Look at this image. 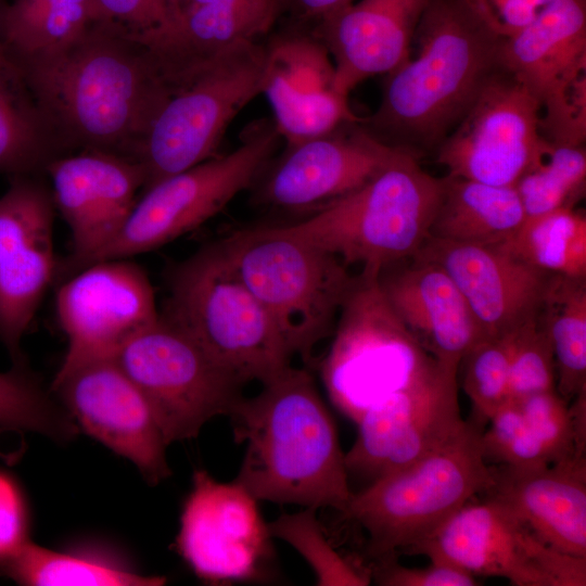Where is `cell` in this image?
Listing matches in <instances>:
<instances>
[{
  "mask_svg": "<svg viewBox=\"0 0 586 586\" xmlns=\"http://www.w3.org/2000/svg\"><path fill=\"white\" fill-rule=\"evenodd\" d=\"M18 60L59 142L84 151L137 161L171 93L149 50L105 20L66 44Z\"/></svg>",
  "mask_w": 586,
  "mask_h": 586,
  "instance_id": "1",
  "label": "cell"
},
{
  "mask_svg": "<svg viewBox=\"0 0 586 586\" xmlns=\"http://www.w3.org/2000/svg\"><path fill=\"white\" fill-rule=\"evenodd\" d=\"M262 385L228 415L245 445L233 482L257 500L342 513L353 495L345 454L310 372L289 366Z\"/></svg>",
  "mask_w": 586,
  "mask_h": 586,
  "instance_id": "2",
  "label": "cell"
},
{
  "mask_svg": "<svg viewBox=\"0 0 586 586\" xmlns=\"http://www.w3.org/2000/svg\"><path fill=\"white\" fill-rule=\"evenodd\" d=\"M419 50L386 74L372 135L435 143L459 123L500 67L501 38L463 0H430L417 27Z\"/></svg>",
  "mask_w": 586,
  "mask_h": 586,
  "instance_id": "3",
  "label": "cell"
},
{
  "mask_svg": "<svg viewBox=\"0 0 586 586\" xmlns=\"http://www.w3.org/2000/svg\"><path fill=\"white\" fill-rule=\"evenodd\" d=\"M444 178L426 173L415 155L397 145L388 162L366 183L290 225L284 235L333 254L364 278L379 279L394 264L413 256L430 238Z\"/></svg>",
  "mask_w": 586,
  "mask_h": 586,
  "instance_id": "4",
  "label": "cell"
},
{
  "mask_svg": "<svg viewBox=\"0 0 586 586\" xmlns=\"http://www.w3.org/2000/svg\"><path fill=\"white\" fill-rule=\"evenodd\" d=\"M474 419L442 447L416 463L383 475L353 493L345 518L369 536L368 551L378 559L406 552L429 537L475 495L494 483Z\"/></svg>",
  "mask_w": 586,
  "mask_h": 586,
  "instance_id": "5",
  "label": "cell"
},
{
  "mask_svg": "<svg viewBox=\"0 0 586 586\" xmlns=\"http://www.w3.org/2000/svg\"><path fill=\"white\" fill-rule=\"evenodd\" d=\"M161 316L243 384L264 383L291 366L293 356L277 326L218 243L174 268Z\"/></svg>",
  "mask_w": 586,
  "mask_h": 586,
  "instance_id": "6",
  "label": "cell"
},
{
  "mask_svg": "<svg viewBox=\"0 0 586 586\" xmlns=\"http://www.w3.org/2000/svg\"><path fill=\"white\" fill-rule=\"evenodd\" d=\"M217 243L292 356L311 360L316 345L331 334L357 276L333 254L275 227L241 230Z\"/></svg>",
  "mask_w": 586,
  "mask_h": 586,
  "instance_id": "7",
  "label": "cell"
},
{
  "mask_svg": "<svg viewBox=\"0 0 586 586\" xmlns=\"http://www.w3.org/2000/svg\"><path fill=\"white\" fill-rule=\"evenodd\" d=\"M337 318L320 373L331 403L355 423L370 406L444 366L400 321L379 279L357 276Z\"/></svg>",
  "mask_w": 586,
  "mask_h": 586,
  "instance_id": "8",
  "label": "cell"
},
{
  "mask_svg": "<svg viewBox=\"0 0 586 586\" xmlns=\"http://www.w3.org/2000/svg\"><path fill=\"white\" fill-rule=\"evenodd\" d=\"M265 63L266 44L242 41L174 88L137 158L145 189L215 156L232 119L260 93Z\"/></svg>",
  "mask_w": 586,
  "mask_h": 586,
  "instance_id": "9",
  "label": "cell"
},
{
  "mask_svg": "<svg viewBox=\"0 0 586 586\" xmlns=\"http://www.w3.org/2000/svg\"><path fill=\"white\" fill-rule=\"evenodd\" d=\"M280 138L273 122L260 120L231 152L148 187L122 230L87 266L155 250L213 218L257 180Z\"/></svg>",
  "mask_w": 586,
  "mask_h": 586,
  "instance_id": "10",
  "label": "cell"
},
{
  "mask_svg": "<svg viewBox=\"0 0 586 586\" xmlns=\"http://www.w3.org/2000/svg\"><path fill=\"white\" fill-rule=\"evenodd\" d=\"M114 359L146 398L167 445L196 436L242 397L244 384L161 315Z\"/></svg>",
  "mask_w": 586,
  "mask_h": 586,
  "instance_id": "11",
  "label": "cell"
},
{
  "mask_svg": "<svg viewBox=\"0 0 586 586\" xmlns=\"http://www.w3.org/2000/svg\"><path fill=\"white\" fill-rule=\"evenodd\" d=\"M499 65L537 100L547 140L584 145L586 0H552L528 25L501 39Z\"/></svg>",
  "mask_w": 586,
  "mask_h": 586,
  "instance_id": "12",
  "label": "cell"
},
{
  "mask_svg": "<svg viewBox=\"0 0 586 586\" xmlns=\"http://www.w3.org/2000/svg\"><path fill=\"white\" fill-rule=\"evenodd\" d=\"M407 553L450 563L473 576L502 577L514 586L586 585V559L548 546L493 496L466 504Z\"/></svg>",
  "mask_w": 586,
  "mask_h": 586,
  "instance_id": "13",
  "label": "cell"
},
{
  "mask_svg": "<svg viewBox=\"0 0 586 586\" xmlns=\"http://www.w3.org/2000/svg\"><path fill=\"white\" fill-rule=\"evenodd\" d=\"M545 141L537 100L499 67L444 139L437 161L450 177L514 186Z\"/></svg>",
  "mask_w": 586,
  "mask_h": 586,
  "instance_id": "14",
  "label": "cell"
},
{
  "mask_svg": "<svg viewBox=\"0 0 586 586\" xmlns=\"http://www.w3.org/2000/svg\"><path fill=\"white\" fill-rule=\"evenodd\" d=\"M457 370L441 366L422 381L370 406L345 454L351 474L370 483L407 468L451 440L464 425Z\"/></svg>",
  "mask_w": 586,
  "mask_h": 586,
  "instance_id": "15",
  "label": "cell"
},
{
  "mask_svg": "<svg viewBox=\"0 0 586 586\" xmlns=\"http://www.w3.org/2000/svg\"><path fill=\"white\" fill-rule=\"evenodd\" d=\"M51 392L78 428L131 461L150 484L170 476L168 445L151 406L114 358L59 369Z\"/></svg>",
  "mask_w": 586,
  "mask_h": 586,
  "instance_id": "16",
  "label": "cell"
},
{
  "mask_svg": "<svg viewBox=\"0 0 586 586\" xmlns=\"http://www.w3.org/2000/svg\"><path fill=\"white\" fill-rule=\"evenodd\" d=\"M257 501L233 481L194 471L176 545L199 577L214 583L258 578L272 557V537Z\"/></svg>",
  "mask_w": 586,
  "mask_h": 586,
  "instance_id": "17",
  "label": "cell"
},
{
  "mask_svg": "<svg viewBox=\"0 0 586 586\" xmlns=\"http://www.w3.org/2000/svg\"><path fill=\"white\" fill-rule=\"evenodd\" d=\"M56 311L68 341L60 369L114 358L130 337L160 317L146 275L125 259L80 269L60 288Z\"/></svg>",
  "mask_w": 586,
  "mask_h": 586,
  "instance_id": "18",
  "label": "cell"
},
{
  "mask_svg": "<svg viewBox=\"0 0 586 586\" xmlns=\"http://www.w3.org/2000/svg\"><path fill=\"white\" fill-rule=\"evenodd\" d=\"M52 199L71 233L67 268L77 271L122 230L145 184L138 161L101 151L55 157L46 166Z\"/></svg>",
  "mask_w": 586,
  "mask_h": 586,
  "instance_id": "19",
  "label": "cell"
},
{
  "mask_svg": "<svg viewBox=\"0 0 586 586\" xmlns=\"http://www.w3.org/2000/svg\"><path fill=\"white\" fill-rule=\"evenodd\" d=\"M260 93L288 146L361 120L336 89L333 61L317 36L283 35L266 44Z\"/></svg>",
  "mask_w": 586,
  "mask_h": 586,
  "instance_id": "20",
  "label": "cell"
},
{
  "mask_svg": "<svg viewBox=\"0 0 586 586\" xmlns=\"http://www.w3.org/2000/svg\"><path fill=\"white\" fill-rule=\"evenodd\" d=\"M413 257L433 262L448 273L489 337L509 333L536 315L552 275L502 246L432 237Z\"/></svg>",
  "mask_w": 586,
  "mask_h": 586,
  "instance_id": "21",
  "label": "cell"
},
{
  "mask_svg": "<svg viewBox=\"0 0 586 586\" xmlns=\"http://www.w3.org/2000/svg\"><path fill=\"white\" fill-rule=\"evenodd\" d=\"M343 127L288 146L263 183L262 200L275 207L314 211L366 183L397 148L368 129Z\"/></svg>",
  "mask_w": 586,
  "mask_h": 586,
  "instance_id": "22",
  "label": "cell"
},
{
  "mask_svg": "<svg viewBox=\"0 0 586 586\" xmlns=\"http://www.w3.org/2000/svg\"><path fill=\"white\" fill-rule=\"evenodd\" d=\"M430 0H358L318 23L317 37L334 65L336 89L348 93L388 74L410 56L411 41Z\"/></svg>",
  "mask_w": 586,
  "mask_h": 586,
  "instance_id": "23",
  "label": "cell"
},
{
  "mask_svg": "<svg viewBox=\"0 0 586 586\" xmlns=\"http://www.w3.org/2000/svg\"><path fill=\"white\" fill-rule=\"evenodd\" d=\"M394 313L441 364L457 370L485 334L448 273L437 264L413 257L405 268L379 277Z\"/></svg>",
  "mask_w": 586,
  "mask_h": 586,
  "instance_id": "24",
  "label": "cell"
},
{
  "mask_svg": "<svg viewBox=\"0 0 586 586\" xmlns=\"http://www.w3.org/2000/svg\"><path fill=\"white\" fill-rule=\"evenodd\" d=\"M281 5L230 0L187 3L162 26L140 35L130 34L149 50L164 79L174 89L230 47L258 40L267 34Z\"/></svg>",
  "mask_w": 586,
  "mask_h": 586,
  "instance_id": "25",
  "label": "cell"
},
{
  "mask_svg": "<svg viewBox=\"0 0 586 586\" xmlns=\"http://www.w3.org/2000/svg\"><path fill=\"white\" fill-rule=\"evenodd\" d=\"M486 492L507 505L544 543L586 559V458L532 469L493 467Z\"/></svg>",
  "mask_w": 586,
  "mask_h": 586,
  "instance_id": "26",
  "label": "cell"
},
{
  "mask_svg": "<svg viewBox=\"0 0 586 586\" xmlns=\"http://www.w3.org/2000/svg\"><path fill=\"white\" fill-rule=\"evenodd\" d=\"M525 220L514 186H495L447 176L430 237L451 242L499 246Z\"/></svg>",
  "mask_w": 586,
  "mask_h": 586,
  "instance_id": "27",
  "label": "cell"
},
{
  "mask_svg": "<svg viewBox=\"0 0 586 586\" xmlns=\"http://www.w3.org/2000/svg\"><path fill=\"white\" fill-rule=\"evenodd\" d=\"M58 142L21 61L0 39V174L46 169Z\"/></svg>",
  "mask_w": 586,
  "mask_h": 586,
  "instance_id": "28",
  "label": "cell"
},
{
  "mask_svg": "<svg viewBox=\"0 0 586 586\" xmlns=\"http://www.w3.org/2000/svg\"><path fill=\"white\" fill-rule=\"evenodd\" d=\"M54 268L52 235L20 245L0 258V340L13 365L27 364L21 342Z\"/></svg>",
  "mask_w": 586,
  "mask_h": 586,
  "instance_id": "29",
  "label": "cell"
},
{
  "mask_svg": "<svg viewBox=\"0 0 586 586\" xmlns=\"http://www.w3.org/2000/svg\"><path fill=\"white\" fill-rule=\"evenodd\" d=\"M540 314L551 339L556 390L574 398L586 391V277L552 273Z\"/></svg>",
  "mask_w": 586,
  "mask_h": 586,
  "instance_id": "30",
  "label": "cell"
},
{
  "mask_svg": "<svg viewBox=\"0 0 586 586\" xmlns=\"http://www.w3.org/2000/svg\"><path fill=\"white\" fill-rule=\"evenodd\" d=\"M101 20L94 0H13L0 15V39L18 58L51 51Z\"/></svg>",
  "mask_w": 586,
  "mask_h": 586,
  "instance_id": "31",
  "label": "cell"
},
{
  "mask_svg": "<svg viewBox=\"0 0 586 586\" xmlns=\"http://www.w3.org/2000/svg\"><path fill=\"white\" fill-rule=\"evenodd\" d=\"M499 246L549 273L586 277V217L574 206L525 218Z\"/></svg>",
  "mask_w": 586,
  "mask_h": 586,
  "instance_id": "32",
  "label": "cell"
},
{
  "mask_svg": "<svg viewBox=\"0 0 586 586\" xmlns=\"http://www.w3.org/2000/svg\"><path fill=\"white\" fill-rule=\"evenodd\" d=\"M0 573L28 586H160L166 582L162 576L53 551L29 539L0 566Z\"/></svg>",
  "mask_w": 586,
  "mask_h": 586,
  "instance_id": "33",
  "label": "cell"
},
{
  "mask_svg": "<svg viewBox=\"0 0 586 586\" xmlns=\"http://www.w3.org/2000/svg\"><path fill=\"white\" fill-rule=\"evenodd\" d=\"M0 429L67 443L79 433L73 417L42 386L27 364L0 371Z\"/></svg>",
  "mask_w": 586,
  "mask_h": 586,
  "instance_id": "34",
  "label": "cell"
},
{
  "mask_svg": "<svg viewBox=\"0 0 586 586\" xmlns=\"http://www.w3.org/2000/svg\"><path fill=\"white\" fill-rule=\"evenodd\" d=\"M586 181L584 145H566L546 139L535 163L515 182L525 218L574 206Z\"/></svg>",
  "mask_w": 586,
  "mask_h": 586,
  "instance_id": "35",
  "label": "cell"
},
{
  "mask_svg": "<svg viewBox=\"0 0 586 586\" xmlns=\"http://www.w3.org/2000/svg\"><path fill=\"white\" fill-rule=\"evenodd\" d=\"M317 510L303 507L298 512L280 514L268 523L271 537L291 545L313 569L319 585H368L369 573L360 571L332 547L317 519Z\"/></svg>",
  "mask_w": 586,
  "mask_h": 586,
  "instance_id": "36",
  "label": "cell"
},
{
  "mask_svg": "<svg viewBox=\"0 0 586 586\" xmlns=\"http://www.w3.org/2000/svg\"><path fill=\"white\" fill-rule=\"evenodd\" d=\"M53 199L33 175L13 176L0 196V258L25 243L52 235Z\"/></svg>",
  "mask_w": 586,
  "mask_h": 586,
  "instance_id": "37",
  "label": "cell"
},
{
  "mask_svg": "<svg viewBox=\"0 0 586 586\" xmlns=\"http://www.w3.org/2000/svg\"><path fill=\"white\" fill-rule=\"evenodd\" d=\"M511 332L483 337L461 361L463 390L472 403L474 420L483 426L509 400Z\"/></svg>",
  "mask_w": 586,
  "mask_h": 586,
  "instance_id": "38",
  "label": "cell"
},
{
  "mask_svg": "<svg viewBox=\"0 0 586 586\" xmlns=\"http://www.w3.org/2000/svg\"><path fill=\"white\" fill-rule=\"evenodd\" d=\"M556 382L551 339L539 309L511 332L509 400L556 390Z\"/></svg>",
  "mask_w": 586,
  "mask_h": 586,
  "instance_id": "39",
  "label": "cell"
},
{
  "mask_svg": "<svg viewBox=\"0 0 586 586\" xmlns=\"http://www.w3.org/2000/svg\"><path fill=\"white\" fill-rule=\"evenodd\" d=\"M481 443L487 462L515 469L551 464L517 402L507 400L489 418Z\"/></svg>",
  "mask_w": 586,
  "mask_h": 586,
  "instance_id": "40",
  "label": "cell"
},
{
  "mask_svg": "<svg viewBox=\"0 0 586 586\" xmlns=\"http://www.w3.org/2000/svg\"><path fill=\"white\" fill-rule=\"evenodd\" d=\"M517 403L551 463L585 455L586 438L576 430L568 400L556 390L536 393Z\"/></svg>",
  "mask_w": 586,
  "mask_h": 586,
  "instance_id": "41",
  "label": "cell"
},
{
  "mask_svg": "<svg viewBox=\"0 0 586 586\" xmlns=\"http://www.w3.org/2000/svg\"><path fill=\"white\" fill-rule=\"evenodd\" d=\"M374 570V581L386 586H474L475 576L442 561H430L425 568H407L392 556L381 558Z\"/></svg>",
  "mask_w": 586,
  "mask_h": 586,
  "instance_id": "42",
  "label": "cell"
},
{
  "mask_svg": "<svg viewBox=\"0 0 586 586\" xmlns=\"http://www.w3.org/2000/svg\"><path fill=\"white\" fill-rule=\"evenodd\" d=\"M483 24L501 39L528 25L552 0H463Z\"/></svg>",
  "mask_w": 586,
  "mask_h": 586,
  "instance_id": "43",
  "label": "cell"
},
{
  "mask_svg": "<svg viewBox=\"0 0 586 586\" xmlns=\"http://www.w3.org/2000/svg\"><path fill=\"white\" fill-rule=\"evenodd\" d=\"M101 20L113 22L133 35L165 24L169 18L166 0H94Z\"/></svg>",
  "mask_w": 586,
  "mask_h": 586,
  "instance_id": "44",
  "label": "cell"
},
{
  "mask_svg": "<svg viewBox=\"0 0 586 586\" xmlns=\"http://www.w3.org/2000/svg\"><path fill=\"white\" fill-rule=\"evenodd\" d=\"M25 501L16 483L0 472V566L28 540Z\"/></svg>",
  "mask_w": 586,
  "mask_h": 586,
  "instance_id": "45",
  "label": "cell"
},
{
  "mask_svg": "<svg viewBox=\"0 0 586 586\" xmlns=\"http://www.w3.org/2000/svg\"><path fill=\"white\" fill-rule=\"evenodd\" d=\"M355 0H290L302 18L321 22L337 13Z\"/></svg>",
  "mask_w": 586,
  "mask_h": 586,
  "instance_id": "46",
  "label": "cell"
},
{
  "mask_svg": "<svg viewBox=\"0 0 586 586\" xmlns=\"http://www.w3.org/2000/svg\"><path fill=\"white\" fill-rule=\"evenodd\" d=\"M5 432L10 431L0 429V458L8 463H14L21 457V450H11L3 446L2 436Z\"/></svg>",
  "mask_w": 586,
  "mask_h": 586,
  "instance_id": "47",
  "label": "cell"
},
{
  "mask_svg": "<svg viewBox=\"0 0 586 586\" xmlns=\"http://www.w3.org/2000/svg\"><path fill=\"white\" fill-rule=\"evenodd\" d=\"M169 9V16L184 7L189 0H166Z\"/></svg>",
  "mask_w": 586,
  "mask_h": 586,
  "instance_id": "48",
  "label": "cell"
},
{
  "mask_svg": "<svg viewBox=\"0 0 586 586\" xmlns=\"http://www.w3.org/2000/svg\"><path fill=\"white\" fill-rule=\"evenodd\" d=\"M5 3H7L5 0H0V15Z\"/></svg>",
  "mask_w": 586,
  "mask_h": 586,
  "instance_id": "49",
  "label": "cell"
}]
</instances>
